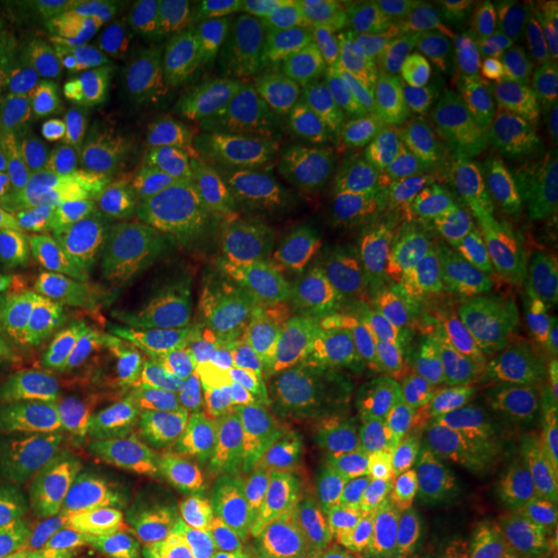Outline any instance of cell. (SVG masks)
I'll return each instance as SVG.
<instances>
[{"mask_svg": "<svg viewBox=\"0 0 558 558\" xmlns=\"http://www.w3.org/2000/svg\"><path fill=\"white\" fill-rule=\"evenodd\" d=\"M53 134L40 102L0 65V193L28 199L47 180Z\"/></svg>", "mask_w": 558, "mask_h": 558, "instance_id": "24", "label": "cell"}, {"mask_svg": "<svg viewBox=\"0 0 558 558\" xmlns=\"http://www.w3.org/2000/svg\"><path fill=\"white\" fill-rule=\"evenodd\" d=\"M527 336L537 341L543 351L558 357V282H553L531 307L527 323H524Z\"/></svg>", "mask_w": 558, "mask_h": 558, "instance_id": "28", "label": "cell"}, {"mask_svg": "<svg viewBox=\"0 0 558 558\" xmlns=\"http://www.w3.org/2000/svg\"><path fill=\"white\" fill-rule=\"evenodd\" d=\"M0 435L20 475V519L35 558H78L94 519L65 478L50 410L40 403H0Z\"/></svg>", "mask_w": 558, "mask_h": 558, "instance_id": "14", "label": "cell"}, {"mask_svg": "<svg viewBox=\"0 0 558 558\" xmlns=\"http://www.w3.org/2000/svg\"><path fill=\"white\" fill-rule=\"evenodd\" d=\"M336 196L277 205L196 248L190 279L202 299L248 323L286 319L317 304L336 233Z\"/></svg>", "mask_w": 558, "mask_h": 558, "instance_id": "3", "label": "cell"}, {"mask_svg": "<svg viewBox=\"0 0 558 558\" xmlns=\"http://www.w3.org/2000/svg\"><path fill=\"white\" fill-rule=\"evenodd\" d=\"M398 102L381 72L366 60L336 65L304 97L292 121V143L317 168L369 178L385 161Z\"/></svg>", "mask_w": 558, "mask_h": 558, "instance_id": "11", "label": "cell"}, {"mask_svg": "<svg viewBox=\"0 0 558 558\" xmlns=\"http://www.w3.org/2000/svg\"><path fill=\"white\" fill-rule=\"evenodd\" d=\"M50 418L65 478L90 519L134 509L149 469L137 432L90 391L50 413Z\"/></svg>", "mask_w": 558, "mask_h": 558, "instance_id": "16", "label": "cell"}, {"mask_svg": "<svg viewBox=\"0 0 558 558\" xmlns=\"http://www.w3.org/2000/svg\"><path fill=\"white\" fill-rule=\"evenodd\" d=\"M336 543V527L233 509L202 527H178L128 509L94 519L78 558H319Z\"/></svg>", "mask_w": 558, "mask_h": 558, "instance_id": "7", "label": "cell"}, {"mask_svg": "<svg viewBox=\"0 0 558 558\" xmlns=\"http://www.w3.org/2000/svg\"><path fill=\"white\" fill-rule=\"evenodd\" d=\"M236 484V450L208 435L178 432L149 459L134 509L178 527H202L233 512Z\"/></svg>", "mask_w": 558, "mask_h": 558, "instance_id": "18", "label": "cell"}, {"mask_svg": "<svg viewBox=\"0 0 558 558\" xmlns=\"http://www.w3.org/2000/svg\"><path fill=\"white\" fill-rule=\"evenodd\" d=\"M233 190V218L258 215L277 205L332 196V180L292 140L252 134L211 143Z\"/></svg>", "mask_w": 558, "mask_h": 558, "instance_id": "21", "label": "cell"}, {"mask_svg": "<svg viewBox=\"0 0 558 558\" xmlns=\"http://www.w3.org/2000/svg\"><path fill=\"white\" fill-rule=\"evenodd\" d=\"M311 72L301 62L252 50L220 35H196L137 69L153 97L156 134L227 143L260 134Z\"/></svg>", "mask_w": 558, "mask_h": 558, "instance_id": "4", "label": "cell"}, {"mask_svg": "<svg viewBox=\"0 0 558 558\" xmlns=\"http://www.w3.org/2000/svg\"><path fill=\"white\" fill-rule=\"evenodd\" d=\"M487 208L506 260L558 248V90L506 121L487 161Z\"/></svg>", "mask_w": 558, "mask_h": 558, "instance_id": "8", "label": "cell"}, {"mask_svg": "<svg viewBox=\"0 0 558 558\" xmlns=\"http://www.w3.org/2000/svg\"><path fill=\"white\" fill-rule=\"evenodd\" d=\"M428 490L475 506L534 543H558V457L524 440L447 444Z\"/></svg>", "mask_w": 558, "mask_h": 558, "instance_id": "10", "label": "cell"}, {"mask_svg": "<svg viewBox=\"0 0 558 558\" xmlns=\"http://www.w3.org/2000/svg\"><path fill=\"white\" fill-rule=\"evenodd\" d=\"M524 539L475 506L440 494H425L391 534V558H512Z\"/></svg>", "mask_w": 558, "mask_h": 558, "instance_id": "22", "label": "cell"}, {"mask_svg": "<svg viewBox=\"0 0 558 558\" xmlns=\"http://www.w3.org/2000/svg\"><path fill=\"white\" fill-rule=\"evenodd\" d=\"M475 0H418L388 38L385 72L403 100L453 119L475 116Z\"/></svg>", "mask_w": 558, "mask_h": 558, "instance_id": "12", "label": "cell"}, {"mask_svg": "<svg viewBox=\"0 0 558 558\" xmlns=\"http://www.w3.org/2000/svg\"><path fill=\"white\" fill-rule=\"evenodd\" d=\"M97 344L87 286L22 279L0 301V403H40L57 413L87 395Z\"/></svg>", "mask_w": 558, "mask_h": 558, "instance_id": "5", "label": "cell"}, {"mask_svg": "<svg viewBox=\"0 0 558 558\" xmlns=\"http://www.w3.org/2000/svg\"><path fill=\"white\" fill-rule=\"evenodd\" d=\"M0 558H35L32 537L20 515H0Z\"/></svg>", "mask_w": 558, "mask_h": 558, "instance_id": "30", "label": "cell"}, {"mask_svg": "<svg viewBox=\"0 0 558 558\" xmlns=\"http://www.w3.org/2000/svg\"><path fill=\"white\" fill-rule=\"evenodd\" d=\"M558 87V0H484L475 13V116Z\"/></svg>", "mask_w": 558, "mask_h": 558, "instance_id": "13", "label": "cell"}, {"mask_svg": "<svg viewBox=\"0 0 558 558\" xmlns=\"http://www.w3.org/2000/svg\"><path fill=\"white\" fill-rule=\"evenodd\" d=\"M22 252H25V199L0 193V279L22 264Z\"/></svg>", "mask_w": 558, "mask_h": 558, "instance_id": "27", "label": "cell"}, {"mask_svg": "<svg viewBox=\"0 0 558 558\" xmlns=\"http://www.w3.org/2000/svg\"><path fill=\"white\" fill-rule=\"evenodd\" d=\"M57 178L90 196L134 240L174 236L190 208L159 140L121 112L84 124Z\"/></svg>", "mask_w": 558, "mask_h": 558, "instance_id": "6", "label": "cell"}, {"mask_svg": "<svg viewBox=\"0 0 558 558\" xmlns=\"http://www.w3.org/2000/svg\"><path fill=\"white\" fill-rule=\"evenodd\" d=\"M223 10V0H106L81 7L112 53L128 62L159 57L183 40L205 35Z\"/></svg>", "mask_w": 558, "mask_h": 558, "instance_id": "23", "label": "cell"}, {"mask_svg": "<svg viewBox=\"0 0 558 558\" xmlns=\"http://www.w3.org/2000/svg\"><path fill=\"white\" fill-rule=\"evenodd\" d=\"M0 515H20V475L0 435Z\"/></svg>", "mask_w": 558, "mask_h": 558, "instance_id": "31", "label": "cell"}, {"mask_svg": "<svg viewBox=\"0 0 558 558\" xmlns=\"http://www.w3.org/2000/svg\"><path fill=\"white\" fill-rule=\"evenodd\" d=\"M376 267L410 311L465 307L506 277L487 208L478 140L422 149L381 196L373 218Z\"/></svg>", "mask_w": 558, "mask_h": 558, "instance_id": "1", "label": "cell"}, {"mask_svg": "<svg viewBox=\"0 0 558 558\" xmlns=\"http://www.w3.org/2000/svg\"><path fill=\"white\" fill-rule=\"evenodd\" d=\"M354 25L357 10L341 3L223 0V10L208 32L252 50L289 57L314 72L329 65L348 47Z\"/></svg>", "mask_w": 558, "mask_h": 558, "instance_id": "20", "label": "cell"}, {"mask_svg": "<svg viewBox=\"0 0 558 558\" xmlns=\"http://www.w3.org/2000/svg\"><path fill=\"white\" fill-rule=\"evenodd\" d=\"M438 425L459 440H524L558 457V376L515 351H484L440 381Z\"/></svg>", "mask_w": 558, "mask_h": 558, "instance_id": "9", "label": "cell"}, {"mask_svg": "<svg viewBox=\"0 0 558 558\" xmlns=\"http://www.w3.org/2000/svg\"><path fill=\"white\" fill-rule=\"evenodd\" d=\"M102 351L121 354L178 339L183 329L178 267L153 240H124L90 279Z\"/></svg>", "mask_w": 558, "mask_h": 558, "instance_id": "15", "label": "cell"}, {"mask_svg": "<svg viewBox=\"0 0 558 558\" xmlns=\"http://www.w3.org/2000/svg\"><path fill=\"white\" fill-rule=\"evenodd\" d=\"M196 388L199 385L193 360L156 354L131 366L124 379V400L134 416L161 425L174 418H190L196 407Z\"/></svg>", "mask_w": 558, "mask_h": 558, "instance_id": "25", "label": "cell"}, {"mask_svg": "<svg viewBox=\"0 0 558 558\" xmlns=\"http://www.w3.org/2000/svg\"><path fill=\"white\" fill-rule=\"evenodd\" d=\"M168 168L178 180L186 205H196L211 218H233V190L211 143L180 134H159Z\"/></svg>", "mask_w": 558, "mask_h": 558, "instance_id": "26", "label": "cell"}, {"mask_svg": "<svg viewBox=\"0 0 558 558\" xmlns=\"http://www.w3.org/2000/svg\"><path fill=\"white\" fill-rule=\"evenodd\" d=\"M512 558H558V543H531Z\"/></svg>", "mask_w": 558, "mask_h": 558, "instance_id": "32", "label": "cell"}, {"mask_svg": "<svg viewBox=\"0 0 558 558\" xmlns=\"http://www.w3.org/2000/svg\"><path fill=\"white\" fill-rule=\"evenodd\" d=\"M121 230L90 196L65 180L47 178L25 199V252L28 279L57 286H90L109 255L119 248Z\"/></svg>", "mask_w": 558, "mask_h": 558, "instance_id": "17", "label": "cell"}, {"mask_svg": "<svg viewBox=\"0 0 558 558\" xmlns=\"http://www.w3.org/2000/svg\"><path fill=\"white\" fill-rule=\"evenodd\" d=\"M391 447L381 413L336 381L274 385L240 457L252 509L339 527L376 484Z\"/></svg>", "mask_w": 558, "mask_h": 558, "instance_id": "2", "label": "cell"}, {"mask_svg": "<svg viewBox=\"0 0 558 558\" xmlns=\"http://www.w3.org/2000/svg\"><path fill=\"white\" fill-rule=\"evenodd\" d=\"M193 369L199 388L190 413V432L218 438L242 457L258 410V326L240 317L211 323L196 341Z\"/></svg>", "mask_w": 558, "mask_h": 558, "instance_id": "19", "label": "cell"}, {"mask_svg": "<svg viewBox=\"0 0 558 558\" xmlns=\"http://www.w3.org/2000/svg\"><path fill=\"white\" fill-rule=\"evenodd\" d=\"M391 537L385 534H363V537L348 539V543H332L319 558H391L388 549Z\"/></svg>", "mask_w": 558, "mask_h": 558, "instance_id": "29", "label": "cell"}]
</instances>
